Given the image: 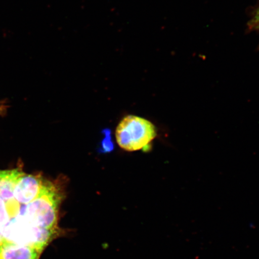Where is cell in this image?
Returning a JSON list of instances; mask_svg holds the SVG:
<instances>
[{"label": "cell", "mask_w": 259, "mask_h": 259, "mask_svg": "<svg viewBox=\"0 0 259 259\" xmlns=\"http://www.w3.org/2000/svg\"><path fill=\"white\" fill-rule=\"evenodd\" d=\"M41 252L24 245L3 244L0 247V259H38Z\"/></svg>", "instance_id": "cell-4"}, {"label": "cell", "mask_w": 259, "mask_h": 259, "mask_svg": "<svg viewBox=\"0 0 259 259\" xmlns=\"http://www.w3.org/2000/svg\"><path fill=\"white\" fill-rule=\"evenodd\" d=\"M45 180L40 174H28L24 171L15 187L14 197L16 201L21 204L31 202L39 194Z\"/></svg>", "instance_id": "cell-3"}, {"label": "cell", "mask_w": 259, "mask_h": 259, "mask_svg": "<svg viewBox=\"0 0 259 259\" xmlns=\"http://www.w3.org/2000/svg\"><path fill=\"white\" fill-rule=\"evenodd\" d=\"M63 183L45 179L38 196L27 204L25 219L28 224L42 229L58 231V211L64 197Z\"/></svg>", "instance_id": "cell-1"}, {"label": "cell", "mask_w": 259, "mask_h": 259, "mask_svg": "<svg viewBox=\"0 0 259 259\" xmlns=\"http://www.w3.org/2000/svg\"><path fill=\"white\" fill-rule=\"evenodd\" d=\"M6 105L0 102V115L3 114L6 111Z\"/></svg>", "instance_id": "cell-6"}, {"label": "cell", "mask_w": 259, "mask_h": 259, "mask_svg": "<svg viewBox=\"0 0 259 259\" xmlns=\"http://www.w3.org/2000/svg\"><path fill=\"white\" fill-rule=\"evenodd\" d=\"M3 236L1 234V233H0V247H1V246L3 245Z\"/></svg>", "instance_id": "cell-7"}, {"label": "cell", "mask_w": 259, "mask_h": 259, "mask_svg": "<svg viewBox=\"0 0 259 259\" xmlns=\"http://www.w3.org/2000/svg\"><path fill=\"white\" fill-rule=\"evenodd\" d=\"M259 25V6L256 11L255 12L253 17L251 19V20L249 23V27L250 29L255 30V28L258 27Z\"/></svg>", "instance_id": "cell-5"}, {"label": "cell", "mask_w": 259, "mask_h": 259, "mask_svg": "<svg viewBox=\"0 0 259 259\" xmlns=\"http://www.w3.org/2000/svg\"><path fill=\"white\" fill-rule=\"evenodd\" d=\"M115 135L116 142L123 150L135 151L148 147L157 132L153 123L147 119L128 115L119 122Z\"/></svg>", "instance_id": "cell-2"}]
</instances>
